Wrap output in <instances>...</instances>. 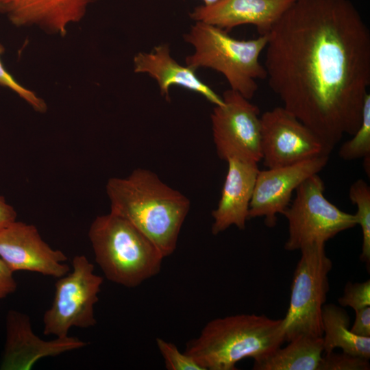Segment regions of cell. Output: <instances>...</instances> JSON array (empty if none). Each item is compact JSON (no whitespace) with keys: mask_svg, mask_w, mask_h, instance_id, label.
<instances>
[{"mask_svg":"<svg viewBox=\"0 0 370 370\" xmlns=\"http://www.w3.org/2000/svg\"><path fill=\"white\" fill-rule=\"evenodd\" d=\"M99 0H0V14L17 27H36L64 37Z\"/></svg>","mask_w":370,"mask_h":370,"instance_id":"obj_14","label":"cell"},{"mask_svg":"<svg viewBox=\"0 0 370 370\" xmlns=\"http://www.w3.org/2000/svg\"><path fill=\"white\" fill-rule=\"evenodd\" d=\"M329 156L307 159L291 165L259 170L249 204V218L264 217L269 227L275 226L294 191L307 178L326 166Z\"/></svg>","mask_w":370,"mask_h":370,"instance_id":"obj_11","label":"cell"},{"mask_svg":"<svg viewBox=\"0 0 370 370\" xmlns=\"http://www.w3.org/2000/svg\"><path fill=\"white\" fill-rule=\"evenodd\" d=\"M323 354L336 348L342 352L369 359L370 337L360 336L350 330V319L341 306L324 304L321 313Z\"/></svg>","mask_w":370,"mask_h":370,"instance_id":"obj_19","label":"cell"},{"mask_svg":"<svg viewBox=\"0 0 370 370\" xmlns=\"http://www.w3.org/2000/svg\"><path fill=\"white\" fill-rule=\"evenodd\" d=\"M325 245L317 243L300 249L289 306L283 318L286 342L300 336L322 337L321 313L330 290L328 275L332 268Z\"/></svg>","mask_w":370,"mask_h":370,"instance_id":"obj_6","label":"cell"},{"mask_svg":"<svg viewBox=\"0 0 370 370\" xmlns=\"http://www.w3.org/2000/svg\"><path fill=\"white\" fill-rule=\"evenodd\" d=\"M4 52V47L0 43V86L9 88L22 99L26 101L36 112L45 113L47 110L46 102L34 92L24 87L6 70L1 56Z\"/></svg>","mask_w":370,"mask_h":370,"instance_id":"obj_22","label":"cell"},{"mask_svg":"<svg viewBox=\"0 0 370 370\" xmlns=\"http://www.w3.org/2000/svg\"><path fill=\"white\" fill-rule=\"evenodd\" d=\"M133 66L135 73L147 74L157 82L166 101H170L171 87L177 86L202 95L214 106L223 104L222 97L197 76L195 69L180 64L172 57L168 44L137 53L133 58Z\"/></svg>","mask_w":370,"mask_h":370,"instance_id":"obj_17","label":"cell"},{"mask_svg":"<svg viewBox=\"0 0 370 370\" xmlns=\"http://www.w3.org/2000/svg\"><path fill=\"white\" fill-rule=\"evenodd\" d=\"M193 51L185 58L186 65L197 70L208 68L221 73L230 89L247 99L256 94L257 79H265L267 73L260 56L265 49L268 35L238 40L217 26L195 21L184 36Z\"/></svg>","mask_w":370,"mask_h":370,"instance_id":"obj_5","label":"cell"},{"mask_svg":"<svg viewBox=\"0 0 370 370\" xmlns=\"http://www.w3.org/2000/svg\"><path fill=\"white\" fill-rule=\"evenodd\" d=\"M88 235L95 260L108 280L134 288L159 273L164 257L123 217L111 212L97 216Z\"/></svg>","mask_w":370,"mask_h":370,"instance_id":"obj_4","label":"cell"},{"mask_svg":"<svg viewBox=\"0 0 370 370\" xmlns=\"http://www.w3.org/2000/svg\"><path fill=\"white\" fill-rule=\"evenodd\" d=\"M262 160L267 169L330 156L331 151L306 125L282 106L260 116Z\"/></svg>","mask_w":370,"mask_h":370,"instance_id":"obj_10","label":"cell"},{"mask_svg":"<svg viewBox=\"0 0 370 370\" xmlns=\"http://www.w3.org/2000/svg\"><path fill=\"white\" fill-rule=\"evenodd\" d=\"M16 212L8 204L5 198L0 195V230L16 220Z\"/></svg>","mask_w":370,"mask_h":370,"instance_id":"obj_28","label":"cell"},{"mask_svg":"<svg viewBox=\"0 0 370 370\" xmlns=\"http://www.w3.org/2000/svg\"><path fill=\"white\" fill-rule=\"evenodd\" d=\"M110 212L126 219L160 250L172 254L190 207V200L147 169L110 178L106 186Z\"/></svg>","mask_w":370,"mask_h":370,"instance_id":"obj_2","label":"cell"},{"mask_svg":"<svg viewBox=\"0 0 370 370\" xmlns=\"http://www.w3.org/2000/svg\"><path fill=\"white\" fill-rule=\"evenodd\" d=\"M223 104L210 115L213 141L219 158L258 163L262 160L260 110L240 93L225 90Z\"/></svg>","mask_w":370,"mask_h":370,"instance_id":"obj_9","label":"cell"},{"mask_svg":"<svg viewBox=\"0 0 370 370\" xmlns=\"http://www.w3.org/2000/svg\"><path fill=\"white\" fill-rule=\"evenodd\" d=\"M156 341L166 369L203 370L191 356L179 351L175 344L160 338H157Z\"/></svg>","mask_w":370,"mask_h":370,"instance_id":"obj_23","label":"cell"},{"mask_svg":"<svg viewBox=\"0 0 370 370\" xmlns=\"http://www.w3.org/2000/svg\"><path fill=\"white\" fill-rule=\"evenodd\" d=\"M73 271L58 278L50 308L43 316V333L56 337L69 336L73 327L88 328L97 321L94 306L98 301L103 278L84 255L75 256Z\"/></svg>","mask_w":370,"mask_h":370,"instance_id":"obj_8","label":"cell"},{"mask_svg":"<svg viewBox=\"0 0 370 370\" xmlns=\"http://www.w3.org/2000/svg\"><path fill=\"white\" fill-rule=\"evenodd\" d=\"M325 184L318 174L304 181L283 212L288 224L286 251L300 250L317 243H325L357 225L355 214L340 210L324 195Z\"/></svg>","mask_w":370,"mask_h":370,"instance_id":"obj_7","label":"cell"},{"mask_svg":"<svg viewBox=\"0 0 370 370\" xmlns=\"http://www.w3.org/2000/svg\"><path fill=\"white\" fill-rule=\"evenodd\" d=\"M267 35L269 87L332 151L362 119L370 85L367 23L350 0H295Z\"/></svg>","mask_w":370,"mask_h":370,"instance_id":"obj_1","label":"cell"},{"mask_svg":"<svg viewBox=\"0 0 370 370\" xmlns=\"http://www.w3.org/2000/svg\"><path fill=\"white\" fill-rule=\"evenodd\" d=\"M13 271L0 258V299L13 293L17 284L13 276Z\"/></svg>","mask_w":370,"mask_h":370,"instance_id":"obj_27","label":"cell"},{"mask_svg":"<svg viewBox=\"0 0 370 370\" xmlns=\"http://www.w3.org/2000/svg\"><path fill=\"white\" fill-rule=\"evenodd\" d=\"M323 354L322 337L300 336L254 360V370H318Z\"/></svg>","mask_w":370,"mask_h":370,"instance_id":"obj_18","label":"cell"},{"mask_svg":"<svg viewBox=\"0 0 370 370\" xmlns=\"http://www.w3.org/2000/svg\"><path fill=\"white\" fill-rule=\"evenodd\" d=\"M351 332L358 336L370 337V306L355 310Z\"/></svg>","mask_w":370,"mask_h":370,"instance_id":"obj_26","label":"cell"},{"mask_svg":"<svg viewBox=\"0 0 370 370\" xmlns=\"http://www.w3.org/2000/svg\"><path fill=\"white\" fill-rule=\"evenodd\" d=\"M5 327V343L0 365L2 370H29L42 358L86 345V342L69 336L43 340L34 334L29 317L14 310L8 312Z\"/></svg>","mask_w":370,"mask_h":370,"instance_id":"obj_13","label":"cell"},{"mask_svg":"<svg viewBox=\"0 0 370 370\" xmlns=\"http://www.w3.org/2000/svg\"><path fill=\"white\" fill-rule=\"evenodd\" d=\"M295 0H217L197 6L190 14L195 21L217 26L226 32L243 25L256 27L260 35L268 34L284 12Z\"/></svg>","mask_w":370,"mask_h":370,"instance_id":"obj_15","label":"cell"},{"mask_svg":"<svg viewBox=\"0 0 370 370\" xmlns=\"http://www.w3.org/2000/svg\"><path fill=\"white\" fill-rule=\"evenodd\" d=\"M0 258L13 271L60 278L70 271L67 256L51 247L32 224L16 220L0 230Z\"/></svg>","mask_w":370,"mask_h":370,"instance_id":"obj_12","label":"cell"},{"mask_svg":"<svg viewBox=\"0 0 370 370\" xmlns=\"http://www.w3.org/2000/svg\"><path fill=\"white\" fill-rule=\"evenodd\" d=\"M351 139L344 142L338 150V156L345 160L363 159L370 162V95L365 101L361 123Z\"/></svg>","mask_w":370,"mask_h":370,"instance_id":"obj_21","label":"cell"},{"mask_svg":"<svg viewBox=\"0 0 370 370\" xmlns=\"http://www.w3.org/2000/svg\"><path fill=\"white\" fill-rule=\"evenodd\" d=\"M217 1V0H203L204 5H210V4L214 3Z\"/></svg>","mask_w":370,"mask_h":370,"instance_id":"obj_29","label":"cell"},{"mask_svg":"<svg viewBox=\"0 0 370 370\" xmlns=\"http://www.w3.org/2000/svg\"><path fill=\"white\" fill-rule=\"evenodd\" d=\"M284 341L283 319L239 314L209 321L184 352L203 370H235L240 360L264 358Z\"/></svg>","mask_w":370,"mask_h":370,"instance_id":"obj_3","label":"cell"},{"mask_svg":"<svg viewBox=\"0 0 370 370\" xmlns=\"http://www.w3.org/2000/svg\"><path fill=\"white\" fill-rule=\"evenodd\" d=\"M351 202L357 206L354 214L357 225L361 227L362 234L360 260L368 264L370 263V187L365 181L359 179L355 181L349 190Z\"/></svg>","mask_w":370,"mask_h":370,"instance_id":"obj_20","label":"cell"},{"mask_svg":"<svg viewBox=\"0 0 370 370\" xmlns=\"http://www.w3.org/2000/svg\"><path fill=\"white\" fill-rule=\"evenodd\" d=\"M227 171L217 207L212 212L211 231L217 235L234 225L245 228L249 204L259 172L258 164L238 158H230Z\"/></svg>","mask_w":370,"mask_h":370,"instance_id":"obj_16","label":"cell"},{"mask_svg":"<svg viewBox=\"0 0 370 370\" xmlns=\"http://www.w3.org/2000/svg\"><path fill=\"white\" fill-rule=\"evenodd\" d=\"M368 358L344 352L323 354L318 370H369Z\"/></svg>","mask_w":370,"mask_h":370,"instance_id":"obj_24","label":"cell"},{"mask_svg":"<svg viewBox=\"0 0 370 370\" xmlns=\"http://www.w3.org/2000/svg\"><path fill=\"white\" fill-rule=\"evenodd\" d=\"M338 301L341 307H351L354 311L370 306V280L356 283L348 282Z\"/></svg>","mask_w":370,"mask_h":370,"instance_id":"obj_25","label":"cell"}]
</instances>
